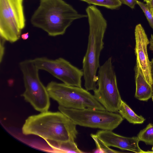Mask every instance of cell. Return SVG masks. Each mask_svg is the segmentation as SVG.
Wrapping results in <instances>:
<instances>
[{
  "label": "cell",
  "mask_w": 153,
  "mask_h": 153,
  "mask_svg": "<svg viewBox=\"0 0 153 153\" xmlns=\"http://www.w3.org/2000/svg\"><path fill=\"white\" fill-rule=\"evenodd\" d=\"M76 125L61 111H48L29 117L22 128L25 135H34L46 141H74L78 134Z\"/></svg>",
  "instance_id": "6da1fadb"
},
{
  "label": "cell",
  "mask_w": 153,
  "mask_h": 153,
  "mask_svg": "<svg viewBox=\"0 0 153 153\" xmlns=\"http://www.w3.org/2000/svg\"><path fill=\"white\" fill-rule=\"evenodd\" d=\"M88 19L89 33L87 48L82 61L84 86L88 91L97 88V71L100 67L99 58L104 48L103 39L107 22L100 11L90 5L86 9Z\"/></svg>",
  "instance_id": "7a4b0ae2"
},
{
  "label": "cell",
  "mask_w": 153,
  "mask_h": 153,
  "mask_svg": "<svg viewBox=\"0 0 153 153\" xmlns=\"http://www.w3.org/2000/svg\"><path fill=\"white\" fill-rule=\"evenodd\" d=\"M87 17L63 0H40L30 19L32 25L51 36L63 35L75 20Z\"/></svg>",
  "instance_id": "3957f363"
},
{
  "label": "cell",
  "mask_w": 153,
  "mask_h": 153,
  "mask_svg": "<svg viewBox=\"0 0 153 153\" xmlns=\"http://www.w3.org/2000/svg\"><path fill=\"white\" fill-rule=\"evenodd\" d=\"M46 88L50 98L69 108L106 110L88 91L81 87L51 81Z\"/></svg>",
  "instance_id": "277c9868"
},
{
  "label": "cell",
  "mask_w": 153,
  "mask_h": 153,
  "mask_svg": "<svg viewBox=\"0 0 153 153\" xmlns=\"http://www.w3.org/2000/svg\"><path fill=\"white\" fill-rule=\"evenodd\" d=\"M19 67L23 75L25 88L21 96L36 110L41 112L48 111L50 97L46 87L40 79L39 69L33 59L21 62Z\"/></svg>",
  "instance_id": "5b68a950"
},
{
  "label": "cell",
  "mask_w": 153,
  "mask_h": 153,
  "mask_svg": "<svg viewBox=\"0 0 153 153\" xmlns=\"http://www.w3.org/2000/svg\"><path fill=\"white\" fill-rule=\"evenodd\" d=\"M58 109L76 125L103 130L112 131L123 120L120 114L106 110L92 108L75 109L59 105Z\"/></svg>",
  "instance_id": "8992f818"
},
{
  "label": "cell",
  "mask_w": 153,
  "mask_h": 153,
  "mask_svg": "<svg viewBox=\"0 0 153 153\" xmlns=\"http://www.w3.org/2000/svg\"><path fill=\"white\" fill-rule=\"evenodd\" d=\"M97 77L98 88L93 91L94 96L106 110L118 112L122 100L111 57L100 67Z\"/></svg>",
  "instance_id": "52a82bcc"
},
{
  "label": "cell",
  "mask_w": 153,
  "mask_h": 153,
  "mask_svg": "<svg viewBox=\"0 0 153 153\" xmlns=\"http://www.w3.org/2000/svg\"><path fill=\"white\" fill-rule=\"evenodd\" d=\"M39 70L45 71L66 84L82 87V70L79 69L69 62L59 57L52 59L45 57L33 59Z\"/></svg>",
  "instance_id": "ba28073f"
},
{
  "label": "cell",
  "mask_w": 153,
  "mask_h": 153,
  "mask_svg": "<svg viewBox=\"0 0 153 153\" xmlns=\"http://www.w3.org/2000/svg\"><path fill=\"white\" fill-rule=\"evenodd\" d=\"M96 134L108 146H112L137 153L146 152L142 150L139 146L137 137H127L117 134L111 130H100Z\"/></svg>",
  "instance_id": "9c48e42d"
},
{
  "label": "cell",
  "mask_w": 153,
  "mask_h": 153,
  "mask_svg": "<svg viewBox=\"0 0 153 153\" xmlns=\"http://www.w3.org/2000/svg\"><path fill=\"white\" fill-rule=\"evenodd\" d=\"M136 45L135 53L137 61L147 82L152 85L150 74V62L148 55L147 46L149 43L144 29L140 24L137 25L135 29Z\"/></svg>",
  "instance_id": "30bf717a"
},
{
  "label": "cell",
  "mask_w": 153,
  "mask_h": 153,
  "mask_svg": "<svg viewBox=\"0 0 153 153\" xmlns=\"http://www.w3.org/2000/svg\"><path fill=\"white\" fill-rule=\"evenodd\" d=\"M22 30L17 26L8 10L6 0H0V36L13 43L19 39Z\"/></svg>",
  "instance_id": "8fae6325"
},
{
  "label": "cell",
  "mask_w": 153,
  "mask_h": 153,
  "mask_svg": "<svg viewBox=\"0 0 153 153\" xmlns=\"http://www.w3.org/2000/svg\"><path fill=\"white\" fill-rule=\"evenodd\" d=\"M136 85L135 97L139 100L147 101L153 95L152 86L147 81L138 62L137 61L135 70Z\"/></svg>",
  "instance_id": "7c38bea8"
},
{
  "label": "cell",
  "mask_w": 153,
  "mask_h": 153,
  "mask_svg": "<svg viewBox=\"0 0 153 153\" xmlns=\"http://www.w3.org/2000/svg\"><path fill=\"white\" fill-rule=\"evenodd\" d=\"M10 14L18 27L22 30L25 25L23 0H6Z\"/></svg>",
  "instance_id": "4fadbf2b"
},
{
  "label": "cell",
  "mask_w": 153,
  "mask_h": 153,
  "mask_svg": "<svg viewBox=\"0 0 153 153\" xmlns=\"http://www.w3.org/2000/svg\"><path fill=\"white\" fill-rule=\"evenodd\" d=\"M48 145L57 152L81 153L83 152L79 149L74 141L59 142L48 140Z\"/></svg>",
  "instance_id": "5bb4252c"
},
{
  "label": "cell",
  "mask_w": 153,
  "mask_h": 153,
  "mask_svg": "<svg viewBox=\"0 0 153 153\" xmlns=\"http://www.w3.org/2000/svg\"><path fill=\"white\" fill-rule=\"evenodd\" d=\"M122 117L128 122L133 124H142L145 119L141 116L136 114L132 109L122 100L118 111Z\"/></svg>",
  "instance_id": "9a60e30c"
},
{
  "label": "cell",
  "mask_w": 153,
  "mask_h": 153,
  "mask_svg": "<svg viewBox=\"0 0 153 153\" xmlns=\"http://www.w3.org/2000/svg\"><path fill=\"white\" fill-rule=\"evenodd\" d=\"M89 4L112 10L118 9L122 4L119 0H80Z\"/></svg>",
  "instance_id": "2e32d148"
},
{
  "label": "cell",
  "mask_w": 153,
  "mask_h": 153,
  "mask_svg": "<svg viewBox=\"0 0 153 153\" xmlns=\"http://www.w3.org/2000/svg\"><path fill=\"white\" fill-rule=\"evenodd\" d=\"M137 137L140 141L153 146V124H149L145 128L140 131Z\"/></svg>",
  "instance_id": "e0dca14e"
},
{
  "label": "cell",
  "mask_w": 153,
  "mask_h": 153,
  "mask_svg": "<svg viewBox=\"0 0 153 153\" xmlns=\"http://www.w3.org/2000/svg\"><path fill=\"white\" fill-rule=\"evenodd\" d=\"M94 140L97 149L99 152L118 153L121 152L110 148L101 140L96 134H91L90 135Z\"/></svg>",
  "instance_id": "ac0fdd59"
},
{
  "label": "cell",
  "mask_w": 153,
  "mask_h": 153,
  "mask_svg": "<svg viewBox=\"0 0 153 153\" xmlns=\"http://www.w3.org/2000/svg\"><path fill=\"white\" fill-rule=\"evenodd\" d=\"M137 3L144 13L150 26L153 29V15L149 10L147 4L138 0Z\"/></svg>",
  "instance_id": "d6986e66"
},
{
  "label": "cell",
  "mask_w": 153,
  "mask_h": 153,
  "mask_svg": "<svg viewBox=\"0 0 153 153\" xmlns=\"http://www.w3.org/2000/svg\"><path fill=\"white\" fill-rule=\"evenodd\" d=\"M0 61L1 63L4 53L5 42L6 41L2 37H0Z\"/></svg>",
  "instance_id": "ffe728a7"
},
{
  "label": "cell",
  "mask_w": 153,
  "mask_h": 153,
  "mask_svg": "<svg viewBox=\"0 0 153 153\" xmlns=\"http://www.w3.org/2000/svg\"><path fill=\"white\" fill-rule=\"evenodd\" d=\"M122 4L126 5L132 9L134 8L135 5L137 4V0H119Z\"/></svg>",
  "instance_id": "44dd1931"
},
{
  "label": "cell",
  "mask_w": 153,
  "mask_h": 153,
  "mask_svg": "<svg viewBox=\"0 0 153 153\" xmlns=\"http://www.w3.org/2000/svg\"><path fill=\"white\" fill-rule=\"evenodd\" d=\"M146 4L149 10L153 15V0H151L147 2Z\"/></svg>",
  "instance_id": "7402d4cb"
},
{
  "label": "cell",
  "mask_w": 153,
  "mask_h": 153,
  "mask_svg": "<svg viewBox=\"0 0 153 153\" xmlns=\"http://www.w3.org/2000/svg\"><path fill=\"white\" fill-rule=\"evenodd\" d=\"M150 74L152 81V86H153V59L150 62Z\"/></svg>",
  "instance_id": "603a6c76"
},
{
  "label": "cell",
  "mask_w": 153,
  "mask_h": 153,
  "mask_svg": "<svg viewBox=\"0 0 153 153\" xmlns=\"http://www.w3.org/2000/svg\"><path fill=\"white\" fill-rule=\"evenodd\" d=\"M21 37L24 40L27 39L29 37V33L28 32L23 33L21 35Z\"/></svg>",
  "instance_id": "cb8c5ba5"
},
{
  "label": "cell",
  "mask_w": 153,
  "mask_h": 153,
  "mask_svg": "<svg viewBox=\"0 0 153 153\" xmlns=\"http://www.w3.org/2000/svg\"><path fill=\"white\" fill-rule=\"evenodd\" d=\"M149 43L150 44V49L153 51V36L152 35H151V38L150 39Z\"/></svg>",
  "instance_id": "d4e9b609"
},
{
  "label": "cell",
  "mask_w": 153,
  "mask_h": 153,
  "mask_svg": "<svg viewBox=\"0 0 153 153\" xmlns=\"http://www.w3.org/2000/svg\"><path fill=\"white\" fill-rule=\"evenodd\" d=\"M144 1L146 2V3L149 2L151 0H143Z\"/></svg>",
  "instance_id": "484cf974"
},
{
  "label": "cell",
  "mask_w": 153,
  "mask_h": 153,
  "mask_svg": "<svg viewBox=\"0 0 153 153\" xmlns=\"http://www.w3.org/2000/svg\"><path fill=\"white\" fill-rule=\"evenodd\" d=\"M152 150L153 151V147L152 148Z\"/></svg>",
  "instance_id": "4316f807"
},
{
  "label": "cell",
  "mask_w": 153,
  "mask_h": 153,
  "mask_svg": "<svg viewBox=\"0 0 153 153\" xmlns=\"http://www.w3.org/2000/svg\"><path fill=\"white\" fill-rule=\"evenodd\" d=\"M152 100H153V96H152Z\"/></svg>",
  "instance_id": "83f0119b"
}]
</instances>
